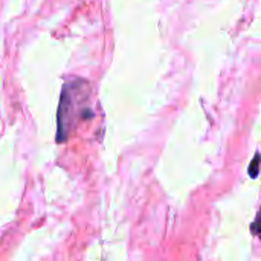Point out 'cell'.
<instances>
[{
  "mask_svg": "<svg viewBox=\"0 0 261 261\" xmlns=\"http://www.w3.org/2000/svg\"><path fill=\"white\" fill-rule=\"evenodd\" d=\"M81 89V84L73 82V84H64L61 99H60V108H58V133H56V140L63 142L67 139L70 130L73 128V124L76 118H92V111L87 107L79 108V102L84 98H76L78 92Z\"/></svg>",
  "mask_w": 261,
  "mask_h": 261,
  "instance_id": "obj_1",
  "label": "cell"
},
{
  "mask_svg": "<svg viewBox=\"0 0 261 261\" xmlns=\"http://www.w3.org/2000/svg\"><path fill=\"white\" fill-rule=\"evenodd\" d=\"M258 159H259V156L255 154V157H253V160H252V163H250V166H249V176H250L252 179H255V177L258 176Z\"/></svg>",
  "mask_w": 261,
  "mask_h": 261,
  "instance_id": "obj_2",
  "label": "cell"
}]
</instances>
